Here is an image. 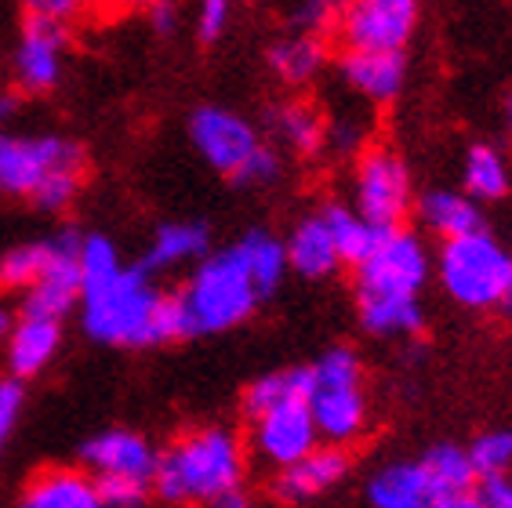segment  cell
Masks as SVG:
<instances>
[{"mask_svg": "<svg viewBox=\"0 0 512 508\" xmlns=\"http://www.w3.org/2000/svg\"><path fill=\"white\" fill-rule=\"evenodd\" d=\"M276 178H280V157H276V149H269L266 142H262V146L255 149V157L233 175V182H240V186H269Z\"/></svg>", "mask_w": 512, "mask_h": 508, "instance_id": "8d00e7d4", "label": "cell"}, {"mask_svg": "<svg viewBox=\"0 0 512 508\" xmlns=\"http://www.w3.org/2000/svg\"><path fill=\"white\" fill-rule=\"evenodd\" d=\"M84 182V149L62 135L0 131V193L30 196L44 211L73 204Z\"/></svg>", "mask_w": 512, "mask_h": 508, "instance_id": "3957f363", "label": "cell"}, {"mask_svg": "<svg viewBox=\"0 0 512 508\" xmlns=\"http://www.w3.org/2000/svg\"><path fill=\"white\" fill-rule=\"evenodd\" d=\"M422 469L433 483L436 501L454 498V494H469L476 483L473 461H469V450L454 447V443H436V447L425 450Z\"/></svg>", "mask_w": 512, "mask_h": 508, "instance_id": "4316f807", "label": "cell"}, {"mask_svg": "<svg viewBox=\"0 0 512 508\" xmlns=\"http://www.w3.org/2000/svg\"><path fill=\"white\" fill-rule=\"evenodd\" d=\"M91 8H99V11H120V8H128V4H138V0H88Z\"/></svg>", "mask_w": 512, "mask_h": 508, "instance_id": "ee69618b", "label": "cell"}, {"mask_svg": "<svg viewBox=\"0 0 512 508\" xmlns=\"http://www.w3.org/2000/svg\"><path fill=\"white\" fill-rule=\"evenodd\" d=\"M138 4H146V15L149 22L157 26L160 33H171L178 22V0H138Z\"/></svg>", "mask_w": 512, "mask_h": 508, "instance_id": "ab89813d", "label": "cell"}, {"mask_svg": "<svg viewBox=\"0 0 512 508\" xmlns=\"http://www.w3.org/2000/svg\"><path fill=\"white\" fill-rule=\"evenodd\" d=\"M62 345V323L44 320V316H22L8 334V367L11 378L26 381L40 374L55 360Z\"/></svg>", "mask_w": 512, "mask_h": 508, "instance_id": "e0dca14e", "label": "cell"}, {"mask_svg": "<svg viewBox=\"0 0 512 508\" xmlns=\"http://www.w3.org/2000/svg\"><path fill=\"white\" fill-rule=\"evenodd\" d=\"M338 73L345 88L364 95L367 102H393L404 91L407 59L404 51H342Z\"/></svg>", "mask_w": 512, "mask_h": 508, "instance_id": "5bb4252c", "label": "cell"}, {"mask_svg": "<svg viewBox=\"0 0 512 508\" xmlns=\"http://www.w3.org/2000/svg\"><path fill=\"white\" fill-rule=\"evenodd\" d=\"M440 284L465 309H491L502 305L512 276V254L487 229H476L458 240H444L436 258Z\"/></svg>", "mask_w": 512, "mask_h": 508, "instance_id": "5b68a950", "label": "cell"}, {"mask_svg": "<svg viewBox=\"0 0 512 508\" xmlns=\"http://www.w3.org/2000/svg\"><path fill=\"white\" fill-rule=\"evenodd\" d=\"M211 254V236H207V225L200 222H168L153 233V244H149L146 258L138 262L142 273H168L178 265L189 262H204Z\"/></svg>", "mask_w": 512, "mask_h": 508, "instance_id": "d6986e66", "label": "cell"}, {"mask_svg": "<svg viewBox=\"0 0 512 508\" xmlns=\"http://www.w3.org/2000/svg\"><path fill=\"white\" fill-rule=\"evenodd\" d=\"M233 22V0H200L197 4V33L204 44H215Z\"/></svg>", "mask_w": 512, "mask_h": 508, "instance_id": "d590c367", "label": "cell"}, {"mask_svg": "<svg viewBox=\"0 0 512 508\" xmlns=\"http://www.w3.org/2000/svg\"><path fill=\"white\" fill-rule=\"evenodd\" d=\"M15 109H19V95H11V91H0V124L15 117Z\"/></svg>", "mask_w": 512, "mask_h": 508, "instance_id": "7bdbcfd3", "label": "cell"}, {"mask_svg": "<svg viewBox=\"0 0 512 508\" xmlns=\"http://www.w3.org/2000/svg\"><path fill=\"white\" fill-rule=\"evenodd\" d=\"M30 19H44V22H62L66 26L73 15L88 8V0H22Z\"/></svg>", "mask_w": 512, "mask_h": 508, "instance_id": "f35d334b", "label": "cell"}, {"mask_svg": "<svg viewBox=\"0 0 512 508\" xmlns=\"http://www.w3.org/2000/svg\"><path fill=\"white\" fill-rule=\"evenodd\" d=\"M251 425H255L251 429V447L276 472L295 465V461H302L320 447V432H316L309 403H284V407L255 418Z\"/></svg>", "mask_w": 512, "mask_h": 508, "instance_id": "8fae6325", "label": "cell"}, {"mask_svg": "<svg viewBox=\"0 0 512 508\" xmlns=\"http://www.w3.org/2000/svg\"><path fill=\"white\" fill-rule=\"evenodd\" d=\"M342 8L345 0H298L295 8V26L302 33H320L324 30H335L338 19H342Z\"/></svg>", "mask_w": 512, "mask_h": 508, "instance_id": "e575fe53", "label": "cell"}, {"mask_svg": "<svg viewBox=\"0 0 512 508\" xmlns=\"http://www.w3.org/2000/svg\"><path fill=\"white\" fill-rule=\"evenodd\" d=\"M360 323L371 334H418L425 327L418 298H356Z\"/></svg>", "mask_w": 512, "mask_h": 508, "instance_id": "f546056e", "label": "cell"}, {"mask_svg": "<svg viewBox=\"0 0 512 508\" xmlns=\"http://www.w3.org/2000/svg\"><path fill=\"white\" fill-rule=\"evenodd\" d=\"M324 222H327V229H331V240H335V247H338V258L349 262V265L364 262L367 254L378 247V240H382V233H385V229H378V225L367 222L356 207H342V204L327 207Z\"/></svg>", "mask_w": 512, "mask_h": 508, "instance_id": "484cf974", "label": "cell"}, {"mask_svg": "<svg viewBox=\"0 0 512 508\" xmlns=\"http://www.w3.org/2000/svg\"><path fill=\"white\" fill-rule=\"evenodd\" d=\"M313 396V371L309 367H287V371L262 374L247 385L244 392V414L251 421L262 414L284 407V403H309Z\"/></svg>", "mask_w": 512, "mask_h": 508, "instance_id": "603a6c76", "label": "cell"}, {"mask_svg": "<svg viewBox=\"0 0 512 508\" xmlns=\"http://www.w3.org/2000/svg\"><path fill=\"white\" fill-rule=\"evenodd\" d=\"M273 127H276V135L284 138L295 153H302V157H309V153L327 146V120H324V113L316 106H309V102H284V106L273 113Z\"/></svg>", "mask_w": 512, "mask_h": 508, "instance_id": "f1b7e54d", "label": "cell"}, {"mask_svg": "<svg viewBox=\"0 0 512 508\" xmlns=\"http://www.w3.org/2000/svg\"><path fill=\"white\" fill-rule=\"evenodd\" d=\"M215 508H251V501L237 490V494H226L222 501H215Z\"/></svg>", "mask_w": 512, "mask_h": 508, "instance_id": "f6af8a7d", "label": "cell"}, {"mask_svg": "<svg viewBox=\"0 0 512 508\" xmlns=\"http://www.w3.org/2000/svg\"><path fill=\"white\" fill-rule=\"evenodd\" d=\"M480 498L487 508H512V479L502 476V479H487V483H480Z\"/></svg>", "mask_w": 512, "mask_h": 508, "instance_id": "60d3db41", "label": "cell"}, {"mask_svg": "<svg viewBox=\"0 0 512 508\" xmlns=\"http://www.w3.org/2000/svg\"><path fill=\"white\" fill-rule=\"evenodd\" d=\"M284 247H287V265H291L298 276H306V280H324V276H331L338 265H342L324 215L302 218V222L291 229Z\"/></svg>", "mask_w": 512, "mask_h": 508, "instance_id": "ffe728a7", "label": "cell"}, {"mask_svg": "<svg viewBox=\"0 0 512 508\" xmlns=\"http://www.w3.org/2000/svg\"><path fill=\"white\" fill-rule=\"evenodd\" d=\"M469 461L480 483L487 479H502L512 469V432L509 429H491L476 436V443L469 447Z\"/></svg>", "mask_w": 512, "mask_h": 508, "instance_id": "1f68e13d", "label": "cell"}, {"mask_svg": "<svg viewBox=\"0 0 512 508\" xmlns=\"http://www.w3.org/2000/svg\"><path fill=\"white\" fill-rule=\"evenodd\" d=\"M269 69L284 84H309L320 77V69L327 66V44L316 33H287L269 48Z\"/></svg>", "mask_w": 512, "mask_h": 508, "instance_id": "cb8c5ba5", "label": "cell"}, {"mask_svg": "<svg viewBox=\"0 0 512 508\" xmlns=\"http://www.w3.org/2000/svg\"><path fill=\"white\" fill-rule=\"evenodd\" d=\"M80 320L95 342L120 349H149L186 338L178 298L157 291L138 265H120L117 273L88 280L80 294Z\"/></svg>", "mask_w": 512, "mask_h": 508, "instance_id": "6da1fadb", "label": "cell"}, {"mask_svg": "<svg viewBox=\"0 0 512 508\" xmlns=\"http://www.w3.org/2000/svg\"><path fill=\"white\" fill-rule=\"evenodd\" d=\"M309 411L327 447H349L367 429L364 389H313Z\"/></svg>", "mask_w": 512, "mask_h": 508, "instance_id": "2e32d148", "label": "cell"}, {"mask_svg": "<svg viewBox=\"0 0 512 508\" xmlns=\"http://www.w3.org/2000/svg\"><path fill=\"white\" fill-rule=\"evenodd\" d=\"M502 109H505V124L512 127V91H509V95L502 98Z\"/></svg>", "mask_w": 512, "mask_h": 508, "instance_id": "c3c4849f", "label": "cell"}, {"mask_svg": "<svg viewBox=\"0 0 512 508\" xmlns=\"http://www.w3.org/2000/svg\"><path fill=\"white\" fill-rule=\"evenodd\" d=\"M11 327H15V323H11L8 309H0V338H8V334H11Z\"/></svg>", "mask_w": 512, "mask_h": 508, "instance_id": "bcb514c9", "label": "cell"}, {"mask_svg": "<svg viewBox=\"0 0 512 508\" xmlns=\"http://www.w3.org/2000/svg\"><path fill=\"white\" fill-rule=\"evenodd\" d=\"M367 498L375 508H433L436 494L433 483L425 476L422 461H396L385 465L371 483H367Z\"/></svg>", "mask_w": 512, "mask_h": 508, "instance_id": "44dd1931", "label": "cell"}, {"mask_svg": "<svg viewBox=\"0 0 512 508\" xmlns=\"http://www.w3.org/2000/svg\"><path fill=\"white\" fill-rule=\"evenodd\" d=\"M509 160L498 146L480 142L465 153V196L473 200H502L509 193Z\"/></svg>", "mask_w": 512, "mask_h": 508, "instance_id": "83f0119b", "label": "cell"}, {"mask_svg": "<svg viewBox=\"0 0 512 508\" xmlns=\"http://www.w3.org/2000/svg\"><path fill=\"white\" fill-rule=\"evenodd\" d=\"M175 298L182 309V323H186V338L240 327L262 302L244 262H240L237 247L207 254L204 262H197L193 276Z\"/></svg>", "mask_w": 512, "mask_h": 508, "instance_id": "277c9868", "label": "cell"}, {"mask_svg": "<svg viewBox=\"0 0 512 508\" xmlns=\"http://www.w3.org/2000/svg\"><path fill=\"white\" fill-rule=\"evenodd\" d=\"M189 138H193L200 157L229 178L237 175L240 167L255 157V149L262 146L255 127L226 106H200L189 120Z\"/></svg>", "mask_w": 512, "mask_h": 508, "instance_id": "30bf717a", "label": "cell"}, {"mask_svg": "<svg viewBox=\"0 0 512 508\" xmlns=\"http://www.w3.org/2000/svg\"><path fill=\"white\" fill-rule=\"evenodd\" d=\"M44 265H48V240L11 247V251L0 258V291L26 294L40 280Z\"/></svg>", "mask_w": 512, "mask_h": 508, "instance_id": "4dcf8cb0", "label": "cell"}, {"mask_svg": "<svg viewBox=\"0 0 512 508\" xmlns=\"http://www.w3.org/2000/svg\"><path fill=\"white\" fill-rule=\"evenodd\" d=\"M309 371H313V389H360V381H364L356 352L345 345L327 349Z\"/></svg>", "mask_w": 512, "mask_h": 508, "instance_id": "d6a6232c", "label": "cell"}, {"mask_svg": "<svg viewBox=\"0 0 512 508\" xmlns=\"http://www.w3.org/2000/svg\"><path fill=\"white\" fill-rule=\"evenodd\" d=\"M418 218H422L425 229H433L444 240H458V236L483 229L476 200L465 193H454V189H429V193L418 196Z\"/></svg>", "mask_w": 512, "mask_h": 508, "instance_id": "7402d4cb", "label": "cell"}, {"mask_svg": "<svg viewBox=\"0 0 512 508\" xmlns=\"http://www.w3.org/2000/svg\"><path fill=\"white\" fill-rule=\"evenodd\" d=\"M429 280V254L414 233L385 229L382 240L356 265V298H418Z\"/></svg>", "mask_w": 512, "mask_h": 508, "instance_id": "8992f818", "label": "cell"}, {"mask_svg": "<svg viewBox=\"0 0 512 508\" xmlns=\"http://www.w3.org/2000/svg\"><path fill=\"white\" fill-rule=\"evenodd\" d=\"M422 0H345L335 33L342 51H404Z\"/></svg>", "mask_w": 512, "mask_h": 508, "instance_id": "ba28073f", "label": "cell"}, {"mask_svg": "<svg viewBox=\"0 0 512 508\" xmlns=\"http://www.w3.org/2000/svg\"><path fill=\"white\" fill-rule=\"evenodd\" d=\"M62 62H66V26L62 22L26 19L15 48V77L19 88L30 95H44L59 84Z\"/></svg>", "mask_w": 512, "mask_h": 508, "instance_id": "7c38bea8", "label": "cell"}, {"mask_svg": "<svg viewBox=\"0 0 512 508\" xmlns=\"http://www.w3.org/2000/svg\"><path fill=\"white\" fill-rule=\"evenodd\" d=\"M237 254H240V262H244L247 276H251V284H255L258 298H269L287 273L284 240L273 236L269 229H251V233L240 236Z\"/></svg>", "mask_w": 512, "mask_h": 508, "instance_id": "d4e9b609", "label": "cell"}, {"mask_svg": "<svg viewBox=\"0 0 512 508\" xmlns=\"http://www.w3.org/2000/svg\"><path fill=\"white\" fill-rule=\"evenodd\" d=\"M95 487H99L102 508H146L149 490H153L149 483H138V479H124V476H99Z\"/></svg>", "mask_w": 512, "mask_h": 508, "instance_id": "836d02e7", "label": "cell"}, {"mask_svg": "<svg viewBox=\"0 0 512 508\" xmlns=\"http://www.w3.org/2000/svg\"><path fill=\"white\" fill-rule=\"evenodd\" d=\"M80 461L91 476H124L149 483L153 487V469H157V454L138 432L131 429H106L99 436H91L80 447Z\"/></svg>", "mask_w": 512, "mask_h": 508, "instance_id": "4fadbf2b", "label": "cell"}, {"mask_svg": "<svg viewBox=\"0 0 512 508\" xmlns=\"http://www.w3.org/2000/svg\"><path fill=\"white\" fill-rule=\"evenodd\" d=\"M244 479V447L237 432L197 429L182 436L171 450L157 454L153 469V494L168 505H193V501H222L237 494Z\"/></svg>", "mask_w": 512, "mask_h": 508, "instance_id": "7a4b0ae2", "label": "cell"}, {"mask_svg": "<svg viewBox=\"0 0 512 508\" xmlns=\"http://www.w3.org/2000/svg\"><path fill=\"white\" fill-rule=\"evenodd\" d=\"M433 508H487L480 498V490H469V494H454V498H440Z\"/></svg>", "mask_w": 512, "mask_h": 508, "instance_id": "b9f144b4", "label": "cell"}, {"mask_svg": "<svg viewBox=\"0 0 512 508\" xmlns=\"http://www.w3.org/2000/svg\"><path fill=\"white\" fill-rule=\"evenodd\" d=\"M22 403H26V389H22V381L0 378V450H4V443L11 440L15 425H19Z\"/></svg>", "mask_w": 512, "mask_h": 508, "instance_id": "74e56055", "label": "cell"}, {"mask_svg": "<svg viewBox=\"0 0 512 508\" xmlns=\"http://www.w3.org/2000/svg\"><path fill=\"white\" fill-rule=\"evenodd\" d=\"M80 244H84V236L77 229H62L55 240H48V265H44L37 284L26 291L22 316H44V320L62 323V316L77 309L80 294H84Z\"/></svg>", "mask_w": 512, "mask_h": 508, "instance_id": "9c48e42d", "label": "cell"}, {"mask_svg": "<svg viewBox=\"0 0 512 508\" xmlns=\"http://www.w3.org/2000/svg\"><path fill=\"white\" fill-rule=\"evenodd\" d=\"M345 472H349V454L342 447H316L302 461L276 472L273 494L287 505H298V501H309L331 490Z\"/></svg>", "mask_w": 512, "mask_h": 508, "instance_id": "9a60e30c", "label": "cell"}, {"mask_svg": "<svg viewBox=\"0 0 512 508\" xmlns=\"http://www.w3.org/2000/svg\"><path fill=\"white\" fill-rule=\"evenodd\" d=\"M19 508H102L95 476L77 469H44L26 483Z\"/></svg>", "mask_w": 512, "mask_h": 508, "instance_id": "ac0fdd59", "label": "cell"}, {"mask_svg": "<svg viewBox=\"0 0 512 508\" xmlns=\"http://www.w3.org/2000/svg\"><path fill=\"white\" fill-rule=\"evenodd\" d=\"M353 200L356 211L371 225H378V229H400L414 207L407 164L396 157L393 149L371 146L364 157L356 160Z\"/></svg>", "mask_w": 512, "mask_h": 508, "instance_id": "52a82bcc", "label": "cell"}, {"mask_svg": "<svg viewBox=\"0 0 512 508\" xmlns=\"http://www.w3.org/2000/svg\"><path fill=\"white\" fill-rule=\"evenodd\" d=\"M502 313L512 320V276H509V291H505V298H502Z\"/></svg>", "mask_w": 512, "mask_h": 508, "instance_id": "7dc6e473", "label": "cell"}]
</instances>
